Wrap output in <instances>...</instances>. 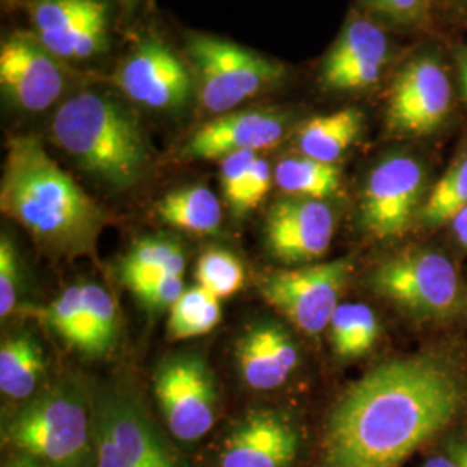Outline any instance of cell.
Masks as SVG:
<instances>
[{
    "mask_svg": "<svg viewBox=\"0 0 467 467\" xmlns=\"http://www.w3.org/2000/svg\"><path fill=\"white\" fill-rule=\"evenodd\" d=\"M462 403L461 384L436 360L381 364L334 405L320 467H400L457 418Z\"/></svg>",
    "mask_w": 467,
    "mask_h": 467,
    "instance_id": "6da1fadb",
    "label": "cell"
},
{
    "mask_svg": "<svg viewBox=\"0 0 467 467\" xmlns=\"http://www.w3.org/2000/svg\"><path fill=\"white\" fill-rule=\"evenodd\" d=\"M0 210L46 250L63 256L92 254L106 225L99 204L34 135H16L7 142Z\"/></svg>",
    "mask_w": 467,
    "mask_h": 467,
    "instance_id": "7a4b0ae2",
    "label": "cell"
},
{
    "mask_svg": "<svg viewBox=\"0 0 467 467\" xmlns=\"http://www.w3.org/2000/svg\"><path fill=\"white\" fill-rule=\"evenodd\" d=\"M50 139L85 173L119 192L140 184L150 167L139 118L106 90L87 88L63 100L50 119Z\"/></svg>",
    "mask_w": 467,
    "mask_h": 467,
    "instance_id": "3957f363",
    "label": "cell"
},
{
    "mask_svg": "<svg viewBox=\"0 0 467 467\" xmlns=\"http://www.w3.org/2000/svg\"><path fill=\"white\" fill-rule=\"evenodd\" d=\"M4 445L49 467H96L94 405L78 386L54 384L4 428Z\"/></svg>",
    "mask_w": 467,
    "mask_h": 467,
    "instance_id": "277c9868",
    "label": "cell"
},
{
    "mask_svg": "<svg viewBox=\"0 0 467 467\" xmlns=\"http://www.w3.org/2000/svg\"><path fill=\"white\" fill-rule=\"evenodd\" d=\"M187 52L201 106L215 117L235 111L283 80V65L220 36L189 35Z\"/></svg>",
    "mask_w": 467,
    "mask_h": 467,
    "instance_id": "5b68a950",
    "label": "cell"
},
{
    "mask_svg": "<svg viewBox=\"0 0 467 467\" xmlns=\"http://www.w3.org/2000/svg\"><path fill=\"white\" fill-rule=\"evenodd\" d=\"M96 467H182L154 420L127 391L108 389L94 403Z\"/></svg>",
    "mask_w": 467,
    "mask_h": 467,
    "instance_id": "8992f818",
    "label": "cell"
},
{
    "mask_svg": "<svg viewBox=\"0 0 467 467\" xmlns=\"http://www.w3.org/2000/svg\"><path fill=\"white\" fill-rule=\"evenodd\" d=\"M370 285L386 300L418 317H443L459 301V275L441 253L405 251L374 268Z\"/></svg>",
    "mask_w": 467,
    "mask_h": 467,
    "instance_id": "52a82bcc",
    "label": "cell"
},
{
    "mask_svg": "<svg viewBox=\"0 0 467 467\" xmlns=\"http://www.w3.org/2000/svg\"><path fill=\"white\" fill-rule=\"evenodd\" d=\"M350 274L348 260H333L267 272L258 287L268 305L296 329L316 336L329 327Z\"/></svg>",
    "mask_w": 467,
    "mask_h": 467,
    "instance_id": "ba28073f",
    "label": "cell"
},
{
    "mask_svg": "<svg viewBox=\"0 0 467 467\" xmlns=\"http://www.w3.org/2000/svg\"><path fill=\"white\" fill-rule=\"evenodd\" d=\"M154 397L179 441H198L217 422V379L201 355L181 353L163 360L154 372Z\"/></svg>",
    "mask_w": 467,
    "mask_h": 467,
    "instance_id": "9c48e42d",
    "label": "cell"
},
{
    "mask_svg": "<svg viewBox=\"0 0 467 467\" xmlns=\"http://www.w3.org/2000/svg\"><path fill=\"white\" fill-rule=\"evenodd\" d=\"M115 82L130 102L158 113L182 111L198 96L194 73L160 36H144L129 50Z\"/></svg>",
    "mask_w": 467,
    "mask_h": 467,
    "instance_id": "30bf717a",
    "label": "cell"
},
{
    "mask_svg": "<svg viewBox=\"0 0 467 467\" xmlns=\"http://www.w3.org/2000/svg\"><path fill=\"white\" fill-rule=\"evenodd\" d=\"M32 34L65 63L88 61L109 46L108 0H32Z\"/></svg>",
    "mask_w": 467,
    "mask_h": 467,
    "instance_id": "8fae6325",
    "label": "cell"
},
{
    "mask_svg": "<svg viewBox=\"0 0 467 467\" xmlns=\"http://www.w3.org/2000/svg\"><path fill=\"white\" fill-rule=\"evenodd\" d=\"M69 85L67 63L46 49L34 34L16 32L0 47V87L15 108L42 113L63 99Z\"/></svg>",
    "mask_w": 467,
    "mask_h": 467,
    "instance_id": "7c38bea8",
    "label": "cell"
},
{
    "mask_svg": "<svg viewBox=\"0 0 467 467\" xmlns=\"http://www.w3.org/2000/svg\"><path fill=\"white\" fill-rule=\"evenodd\" d=\"M424 170L410 156H389L374 168L362 191V225L374 239L389 241L407 233L418 215Z\"/></svg>",
    "mask_w": 467,
    "mask_h": 467,
    "instance_id": "4fadbf2b",
    "label": "cell"
},
{
    "mask_svg": "<svg viewBox=\"0 0 467 467\" xmlns=\"http://www.w3.org/2000/svg\"><path fill=\"white\" fill-rule=\"evenodd\" d=\"M264 234L268 251L284 264L314 262L333 243V210L324 201L284 198L272 204Z\"/></svg>",
    "mask_w": 467,
    "mask_h": 467,
    "instance_id": "5bb4252c",
    "label": "cell"
},
{
    "mask_svg": "<svg viewBox=\"0 0 467 467\" xmlns=\"http://www.w3.org/2000/svg\"><path fill=\"white\" fill-rule=\"evenodd\" d=\"M451 90L443 67L420 56L401 69L388 106L389 127L405 134H428L451 109Z\"/></svg>",
    "mask_w": 467,
    "mask_h": 467,
    "instance_id": "9a60e30c",
    "label": "cell"
},
{
    "mask_svg": "<svg viewBox=\"0 0 467 467\" xmlns=\"http://www.w3.org/2000/svg\"><path fill=\"white\" fill-rule=\"evenodd\" d=\"M300 433L277 410H251L233 428L218 455V467H293Z\"/></svg>",
    "mask_w": 467,
    "mask_h": 467,
    "instance_id": "2e32d148",
    "label": "cell"
},
{
    "mask_svg": "<svg viewBox=\"0 0 467 467\" xmlns=\"http://www.w3.org/2000/svg\"><path fill=\"white\" fill-rule=\"evenodd\" d=\"M287 117L272 108L231 111L200 127L185 144L194 160H222L234 152L270 150L283 140Z\"/></svg>",
    "mask_w": 467,
    "mask_h": 467,
    "instance_id": "e0dca14e",
    "label": "cell"
},
{
    "mask_svg": "<svg viewBox=\"0 0 467 467\" xmlns=\"http://www.w3.org/2000/svg\"><path fill=\"white\" fill-rule=\"evenodd\" d=\"M389 44L372 21L355 17L345 26L322 63L320 82L333 90H360L379 80Z\"/></svg>",
    "mask_w": 467,
    "mask_h": 467,
    "instance_id": "ac0fdd59",
    "label": "cell"
},
{
    "mask_svg": "<svg viewBox=\"0 0 467 467\" xmlns=\"http://www.w3.org/2000/svg\"><path fill=\"white\" fill-rule=\"evenodd\" d=\"M235 364L241 379L251 389L272 391L283 386L300 364L293 336L275 322L248 327L235 345Z\"/></svg>",
    "mask_w": 467,
    "mask_h": 467,
    "instance_id": "d6986e66",
    "label": "cell"
},
{
    "mask_svg": "<svg viewBox=\"0 0 467 467\" xmlns=\"http://www.w3.org/2000/svg\"><path fill=\"white\" fill-rule=\"evenodd\" d=\"M47 372L40 343L30 333L9 336L0 345V389L11 400L32 399Z\"/></svg>",
    "mask_w": 467,
    "mask_h": 467,
    "instance_id": "ffe728a7",
    "label": "cell"
},
{
    "mask_svg": "<svg viewBox=\"0 0 467 467\" xmlns=\"http://www.w3.org/2000/svg\"><path fill=\"white\" fill-rule=\"evenodd\" d=\"M364 125L362 113L355 108H343L329 115L310 118L301 125L296 146L303 156L334 165L360 137Z\"/></svg>",
    "mask_w": 467,
    "mask_h": 467,
    "instance_id": "44dd1931",
    "label": "cell"
},
{
    "mask_svg": "<svg viewBox=\"0 0 467 467\" xmlns=\"http://www.w3.org/2000/svg\"><path fill=\"white\" fill-rule=\"evenodd\" d=\"M182 244L168 235H146L137 239L119 262V275L132 291L165 274H184Z\"/></svg>",
    "mask_w": 467,
    "mask_h": 467,
    "instance_id": "7402d4cb",
    "label": "cell"
},
{
    "mask_svg": "<svg viewBox=\"0 0 467 467\" xmlns=\"http://www.w3.org/2000/svg\"><path fill=\"white\" fill-rule=\"evenodd\" d=\"M156 215L185 233L215 234L222 225V204L204 185H189L168 192L156 204Z\"/></svg>",
    "mask_w": 467,
    "mask_h": 467,
    "instance_id": "603a6c76",
    "label": "cell"
},
{
    "mask_svg": "<svg viewBox=\"0 0 467 467\" xmlns=\"http://www.w3.org/2000/svg\"><path fill=\"white\" fill-rule=\"evenodd\" d=\"M42 322L63 337L71 348L87 357H96V345L87 320L84 303V283L67 285L49 305L34 310Z\"/></svg>",
    "mask_w": 467,
    "mask_h": 467,
    "instance_id": "cb8c5ba5",
    "label": "cell"
},
{
    "mask_svg": "<svg viewBox=\"0 0 467 467\" xmlns=\"http://www.w3.org/2000/svg\"><path fill=\"white\" fill-rule=\"evenodd\" d=\"M274 182L293 198L324 201L331 198L341 185L336 165L322 163L308 156L284 158L274 170Z\"/></svg>",
    "mask_w": 467,
    "mask_h": 467,
    "instance_id": "d4e9b609",
    "label": "cell"
},
{
    "mask_svg": "<svg viewBox=\"0 0 467 467\" xmlns=\"http://www.w3.org/2000/svg\"><path fill=\"white\" fill-rule=\"evenodd\" d=\"M329 329L334 353L343 358L366 355L379 337V322L366 303H339Z\"/></svg>",
    "mask_w": 467,
    "mask_h": 467,
    "instance_id": "484cf974",
    "label": "cell"
},
{
    "mask_svg": "<svg viewBox=\"0 0 467 467\" xmlns=\"http://www.w3.org/2000/svg\"><path fill=\"white\" fill-rule=\"evenodd\" d=\"M220 301L201 285L187 287L182 296L170 308V337L191 339L213 331L222 320Z\"/></svg>",
    "mask_w": 467,
    "mask_h": 467,
    "instance_id": "4316f807",
    "label": "cell"
},
{
    "mask_svg": "<svg viewBox=\"0 0 467 467\" xmlns=\"http://www.w3.org/2000/svg\"><path fill=\"white\" fill-rule=\"evenodd\" d=\"M467 206V156L461 158L434 185L420 210L426 225H441L457 217Z\"/></svg>",
    "mask_w": 467,
    "mask_h": 467,
    "instance_id": "83f0119b",
    "label": "cell"
},
{
    "mask_svg": "<svg viewBox=\"0 0 467 467\" xmlns=\"http://www.w3.org/2000/svg\"><path fill=\"white\" fill-rule=\"evenodd\" d=\"M84 303L96 357H104L117 347L119 337L117 303L102 285L94 283H84Z\"/></svg>",
    "mask_w": 467,
    "mask_h": 467,
    "instance_id": "f1b7e54d",
    "label": "cell"
},
{
    "mask_svg": "<svg viewBox=\"0 0 467 467\" xmlns=\"http://www.w3.org/2000/svg\"><path fill=\"white\" fill-rule=\"evenodd\" d=\"M198 285L210 291L218 300L234 296L246 281L244 267L231 251L210 250L201 254L196 265Z\"/></svg>",
    "mask_w": 467,
    "mask_h": 467,
    "instance_id": "f546056e",
    "label": "cell"
},
{
    "mask_svg": "<svg viewBox=\"0 0 467 467\" xmlns=\"http://www.w3.org/2000/svg\"><path fill=\"white\" fill-rule=\"evenodd\" d=\"M258 158V152H234L220 160V185L223 200L231 206L234 215L239 210L241 198L246 182L250 179L251 168Z\"/></svg>",
    "mask_w": 467,
    "mask_h": 467,
    "instance_id": "4dcf8cb0",
    "label": "cell"
},
{
    "mask_svg": "<svg viewBox=\"0 0 467 467\" xmlns=\"http://www.w3.org/2000/svg\"><path fill=\"white\" fill-rule=\"evenodd\" d=\"M21 289V270L16 244L9 234L0 237V317H9L16 310Z\"/></svg>",
    "mask_w": 467,
    "mask_h": 467,
    "instance_id": "1f68e13d",
    "label": "cell"
},
{
    "mask_svg": "<svg viewBox=\"0 0 467 467\" xmlns=\"http://www.w3.org/2000/svg\"><path fill=\"white\" fill-rule=\"evenodd\" d=\"M184 291V274H165L132 289L140 305L154 314L170 310Z\"/></svg>",
    "mask_w": 467,
    "mask_h": 467,
    "instance_id": "d6a6232c",
    "label": "cell"
},
{
    "mask_svg": "<svg viewBox=\"0 0 467 467\" xmlns=\"http://www.w3.org/2000/svg\"><path fill=\"white\" fill-rule=\"evenodd\" d=\"M274 182V173L272 168L267 163V160L264 158H256L254 165L251 168L250 179L244 187L241 204L237 210V217H243L246 213H250L251 210L258 208L262 204V201L267 198L268 191Z\"/></svg>",
    "mask_w": 467,
    "mask_h": 467,
    "instance_id": "836d02e7",
    "label": "cell"
},
{
    "mask_svg": "<svg viewBox=\"0 0 467 467\" xmlns=\"http://www.w3.org/2000/svg\"><path fill=\"white\" fill-rule=\"evenodd\" d=\"M368 4L391 19L410 23L428 11L430 0H368Z\"/></svg>",
    "mask_w": 467,
    "mask_h": 467,
    "instance_id": "e575fe53",
    "label": "cell"
},
{
    "mask_svg": "<svg viewBox=\"0 0 467 467\" xmlns=\"http://www.w3.org/2000/svg\"><path fill=\"white\" fill-rule=\"evenodd\" d=\"M445 453H449L459 467H467V436L449 440L445 445Z\"/></svg>",
    "mask_w": 467,
    "mask_h": 467,
    "instance_id": "d590c367",
    "label": "cell"
},
{
    "mask_svg": "<svg viewBox=\"0 0 467 467\" xmlns=\"http://www.w3.org/2000/svg\"><path fill=\"white\" fill-rule=\"evenodd\" d=\"M451 223H453V233L457 235V239L467 248V206L451 220Z\"/></svg>",
    "mask_w": 467,
    "mask_h": 467,
    "instance_id": "8d00e7d4",
    "label": "cell"
},
{
    "mask_svg": "<svg viewBox=\"0 0 467 467\" xmlns=\"http://www.w3.org/2000/svg\"><path fill=\"white\" fill-rule=\"evenodd\" d=\"M420 467H459L449 453H434Z\"/></svg>",
    "mask_w": 467,
    "mask_h": 467,
    "instance_id": "74e56055",
    "label": "cell"
},
{
    "mask_svg": "<svg viewBox=\"0 0 467 467\" xmlns=\"http://www.w3.org/2000/svg\"><path fill=\"white\" fill-rule=\"evenodd\" d=\"M4 467H49L46 466V464H42V462H38V461H35V459H30V457H26V455H15V457H11Z\"/></svg>",
    "mask_w": 467,
    "mask_h": 467,
    "instance_id": "f35d334b",
    "label": "cell"
},
{
    "mask_svg": "<svg viewBox=\"0 0 467 467\" xmlns=\"http://www.w3.org/2000/svg\"><path fill=\"white\" fill-rule=\"evenodd\" d=\"M459 67H461V85H462V94H464V98L467 99V50L461 54V63H459Z\"/></svg>",
    "mask_w": 467,
    "mask_h": 467,
    "instance_id": "ab89813d",
    "label": "cell"
},
{
    "mask_svg": "<svg viewBox=\"0 0 467 467\" xmlns=\"http://www.w3.org/2000/svg\"><path fill=\"white\" fill-rule=\"evenodd\" d=\"M461 2H464V4H467V0H461Z\"/></svg>",
    "mask_w": 467,
    "mask_h": 467,
    "instance_id": "60d3db41",
    "label": "cell"
}]
</instances>
